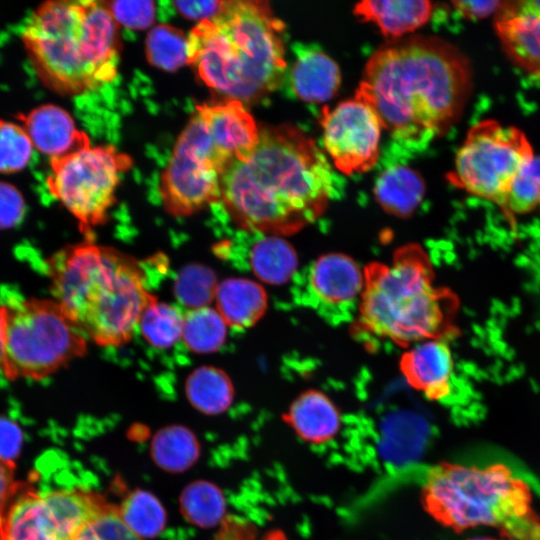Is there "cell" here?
<instances>
[{"instance_id": "cell-1", "label": "cell", "mask_w": 540, "mask_h": 540, "mask_svg": "<svg viewBox=\"0 0 540 540\" xmlns=\"http://www.w3.org/2000/svg\"><path fill=\"white\" fill-rule=\"evenodd\" d=\"M472 86L471 64L460 49L417 35L370 57L355 98L372 107L398 144L420 149L459 119Z\"/></svg>"}, {"instance_id": "cell-2", "label": "cell", "mask_w": 540, "mask_h": 540, "mask_svg": "<svg viewBox=\"0 0 540 540\" xmlns=\"http://www.w3.org/2000/svg\"><path fill=\"white\" fill-rule=\"evenodd\" d=\"M334 184L315 141L300 128L281 124L261 128L253 152L223 175L220 201L238 227L283 237L324 213Z\"/></svg>"}, {"instance_id": "cell-3", "label": "cell", "mask_w": 540, "mask_h": 540, "mask_svg": "<svg viewBox=\"0 0 540 540\" xmlns=\"http://www.w3.org/2000/svg\"><path fill=\"white\" fill-rule=\"evenodd\" d=\"M48 266L53 300L100 346L128 343L157 298L146 289L139 263L115 248L83 242L59 251Z\"/></svg>"}, {"instance_id": "cell-4", "label": "cell", "mask_w": 540, "mask_h": 540, "mask_svg": "<svg viewBox=\"0 0 540 540\" xmlns=\"http://www.w3.org/2000/svg\"><path fill=\"white\" fill-rule=\"evenodd\" d=\"M283 31L267 1H224L218 14L190 31L189 64L227 100L258 99L284 76Z\"/></svg>"}, {"instance_id": "cell-5", "label": "cell", "mask_w": 540, "mask_h": 540, "mask_svg": "<svg viewBox=\"0 0 540 540\" xmlns=\"http://www.w3.org/2000/svg\"><path fill=\"white\" fill-rule=\"evenodd\" d=\"M21 39L40 80L62 95L93 90L117 76L118 24L105 1H47L30 15Z\"/></svg>"}, {"instance_id": "cell-6", "label": "cell", "mask_w": 540, "mask_h": 540, "mask_svg": "<svg viewBox=\"0 0 540 540\" xmlns=\"http://www.w3.org/2000/svg\"><path fill=\"white\" fill-rule=\"evenodd\" d=\"M363 273L354 328L357 334L407 347L452 333L456 297L436 286L432 265L421 246L404 245L390 263L372 262Z\"/></svg>"}, {"instance_id": "cell-7", "label": "cell", "mask_w": 540, "mask_h": 540, "mask_svg": "<svg viewBox=\"0 0 540 540\" xmlns=\"http://www.w3.org/2000/svg\"><path fill=\"white\" fill-rule=\"evenodd\" d=\"M527 484L502 464L487 467L441 463L427 473L421 503L436 521L455 531L493 526L518 540H540Z\"/></svg>"}, {"instance_id": "cell-8", "label": "cell", "mask_w": 540, "mask_h": 540, "mask_svg": "<svg viewBox=\"0 0 540 540\" xmlns=\"http://www.w3.org/2000/svg\"><path fill=\"white\" fill-rule=\"evenodd\" d=\"M4 310L7 379L41 380L86 353L88 339L53 299H25Z\"/></svg>"}, {"instance_id": "cell-9", "label": "cell", "mask_w": 540, "mask_h": 540, "mask_svg": "<svg viewBox=\"0 0 540 540\" xmlns=\"http://www.w3.org/2000/svg\"><path fill=\"white\" fill-rule=\"evenodd\" d=\"M233 164L196 107L161 175L159 191L165 210L186 217L220 201L221 179Z\"/></svg>"}, {"instance_id": "cell-10", "label": "cell", "mask_w": 540, "mask_h": 540, "mask_svg": "<svg viewBox=\"0 0 540 540\" xmlns=\"http://www.w3.org/2000/svg\"><path fill=\"white\" fill-rule=\"evenodd\" d=\"M534 156L522 130L493 119L482 120L469 129L447 179L504 209L514 178Z\"/></svg>"}, {"instance_id": "cell-11", "label": "cell", "mask_w": 540, "mask_h": 540, "mask_svg": "<svg viewBox=\"0 0 540 540\" xmlns=\"http://www.w3.org/2000/svg\"><path fill=\"white\" fill-rule=\"evenodd\" d=\"M131 165V158L113 146H87L51 158L46 185L87 233L106 221L120 176Z\"/></svg>"}, {"instance_id": "cell-12", "label": "cell", "mask_w": 540, "mask_h": 540, "mask_svg": "<svg viewBox=\"0 0 540 540\" xmlns=\"http://www.w3.org/2000/svg\"><path fill=\"white\" fill-rule=\"evenodd\" d=\"M109 503L98 493L20 489L0 514V540H70Z\"/></svg>"}, {"instance_id": "cell-13", "label": "cell", "mask_w": 540, "mask_h": 540, "mask_svg": "<svg viewBox=\"0 0 540 540\" xmlns=\"http://www.w3.org/2000/svg\"><path fill=\"white\" fill-rule=\"evenodd\" d=\"M320 123L325 150L339 171L350 175L376 165L383 127L371 106L357 98L325 106Z\"/></svg>"}, {"instance_id": "cell-14", "label": "cell", "mask_w": 540, "mask_h": 540, "mask_svg": "<svg viewBox=\"0 0 540 540\" xmlns=\"http://www.w3.org/2000/svg\"><path fill=\"white\" fill-rule=\"evenodd\" d=\"M494 29L508 58L540 79V0L503 1Z\"/></svg>"}, {"instance_id": "cell-15", "label": "cell", "mask_w": 540, "mask_h": 540, "mask_svg": "<svg viewBox=\"0 0 540 540\" xmlns=\"http://www.w3.org/2000/svg\"><path fill=\"white\" fill-rule=\"evenodd\" d=\"M399 367L407 383L428 399L441 400L449 395L453 358L444 339L414 344L402 354Z\"/></svg>"}, {"instance_id": "cell-16", "label": "cell", "mask_w": 540, "mask_h": 540, "mask_svg": "<svg viewBox=\"0 0 540 540\" xmlns=\"http://www.w3.org/2000/svg\"><path fill=\"white\" fill-rule=\"evenodd\" d=\"M19 119L33 147L51 158L90 146L88 136L76 127L71 115L57 105H40L19 115Z\"/></svg>"}, {"instance_id": "cell-17", "label": "cell", "mask_w": 540, "mask_h": 540, "mask_svg": "<svg viewBox=\"0 0 540 540\" xmlns=\"http://www.w3.org/2000/svg\"><path fill=\"white\" fill-rule=\"evenodd\" d=\"M309 287L318 304L327 307L345 306L361 297L364 273L347 255L325 254L310 268Z\"/></svg>"}, {"instance_id": "cell-18", "label": "cell", "mask_w": 540, "mask_h": 540, "mask_svg": "<svg viewBox=\"0 0 540 540\" xmlns=\"http://www.w3.org/2000/svg\"><path fill=\"white\" fill-rule=\"evenodd\" d=\"M283 420L301 440L312 445L331 441L341 428L338 407L315 389L299 394L283 414Z\"/></svg>"}, {"instance_id": "cell-19", "label": "cell", "mask_w": 540, "mask_h": 540, "mask_svg": "<svg viewBox=\"0 0 540 540\" xmlns=\"http://www.w3.org/2000/svg\"><path fill=\"white\" fill-rule=\"evenodd\" d=\"M215 302L216 310L228 326L246 329L263 317L268 307V296L256 281L229 278L218 284Z\"/></svg>"}, {"instance_id": "cell-20", "label": "cell", "mask_w": 540, "mask_h": 540, "mask_svg": "<svg viewBox=\"0 0 540 540\" xmlns=\"http://www.w3.org/2000/svg\"><path fill=\"white\" fill-rule=\"evenodd\" d=\"M291 88L301 100L309 103L328 101L337 92L341 74L337 63L318 50L300 53L291 69Z\"/></svg>"}, {"instance_id": "cell-21", "label": "cell", "mask_w": 540, "mask_h": 540, "mask_svg": "<svg viewBox=\"0 0 540 540\" xmlns=\"http://www.w3.org/2000/svg\"><path fill=\"white\" fill-rule=\"evenodd\" d=\"M433 6L421 0L362 1L354 13L365 22L374 23L390 38L400 37L423 26L430 18Z\"/></svg>"}, {"instance_id": "cell-22", "label": "cell", "mask_w": 540, "mask_h": 540, "mask_svg": "<svg viewBox=\"0 0 540 540\" xmlns=\"http://www.w3.org/2000/svg\"><path fill=\"white\" fill-rule=\"evenodd\" d=\"M425 190V182L416 170L407 166H393L376 180L374 195L386 213L406 218L417 209Z\"/></svg>"}, {"instance_id": "cell-23", "label": "cell", "mask_w": 540, "mask_h": 540, "mask_svg": "<svg viewBox=\"0 0 540 540\" xmlns=\"http://www.w3.org/2000/svg\"><path fill=\"white\" fill-rule=\"evenodd\" d=\"M190 404L206 415H218L226 411L234 399V387L228 374L214 366H202L193 370L185 384Z\"/></svg>"}, {"instance_id": "cell-24", "label": "cell", "mask_w": 540, "mask_h": 540, "mask_svg": "<svg viewBox=\"0 0 540 540\" xmlns=\"http://www.w3.org/2000/svg\"><path fill=\"white\" fill-rule=\"evenodd\" d=\"M249 260L255 276L272 285L287 282L298 266L297 254L292 245L275 235H265L255 242Z\"/></svg>"}, {"instance_id": "cell-25", "label": "cell", "mask_w": 540, "mask_h": 540, "mask_svg": "<svg viewBox=\"0 0 540 540\" xmlns=\"http://www.w3.org/2000/svg\"><path fill=\"white\" fill-rule=\"evenodd\" d=\"M200 452L195 435L182 425L167 426L154 436L152 456L168 472H183L193 465Z\"/></svg>"}, {"instance_id": "cell-26", "label": "cell", "mask_w": 540, "mask_h": 540, "mask_svg": "<svg viewBox=\"0 0 540 540\" xmlns=\"http://www.w3.org/2000/svg\"><path fill=\"white\" fill-rule=\"evenodd\" d=\"M227 326L216 309L208 306L190 309L183 315L181 338L194 353H213L224 345Z\"/></svg>"}, {"instance_id": "cell-27", "label": "cell", "mask_w": 540, "mask_h": 540, "mask_svg": "<svg viewBox=\"0 0 540 540\" xmlns=\"http://www.w3.org/2000/svg\"><path fill=\"white\" fill-rule=\"evenodd\" d=\"M180 507L184 517L199 527L214 526L226 517L221 491L207 481L188 485L181 494Z\"/></svg>"}, {"instance_id": "cell-28", "label": "cell", "mask_w": 540, "mask_h": 540, "mask_svg": "<svg viewBox=\"0 0 540 540\" xmlns=\"http://www.w3.org/2000/svg\"><path fill=\"white\" fill-rule=\"evenodd\" d=\"M123 522L137 536L151 538L158 535L165 526V511L159 500L151 493L136 490L130 493L118 506Z\"/></svg>"}, {"instance_id": "cell-29", "label": "cell", "mask_w": 540, "mask_h": 540, "mask_svg": "<svg viewBox=\"0 0 540 540\" xmlns=\"http://www.w3.org/2000/svg\"><path fill=\"white\" fill-rule=\"evenodd\" d=\"M188 49V37L173 26L158 24L147 35V59L162 70L173 72L189 64Z\"/></svg>"}, {"instance_id": "cell-30", "label": "cell", "mask_w": 540, "mask_h": 540, "mask_svg": "<svg viewBox=\"0 0 540 540\" xmlns=\"http://www.w3.org/2000/svg\"><path fill=\"white\" fill-rule=\"evenodd\" d=\"M182 323L183 315L176 307L155 298L143 311L138 325L150 345L164 349L181 338Z\"/></svg>"}, {"instance_id": "cell-31", "label": "cell", "mask_w": 540, "mask_h": 540, "mask_svg": "<svg viewBox=\"0 0 540 540\" xmlns=\"http://www.w3.org/2000/svg\"><path fill=\"white\" fill-rule=\"evenodd\" d=\"M218 284L212 269L201 264H189L179 272L174 294L180 304L190 309L206 307L215 300Z\"/></svg>"}, {"instance_id": "cell-32", "label": "cell", "mask_w": 540, "mask_h": 540, "mask_svg": "<svg viewBox=\"0 0 540 540\" xmlns=\"http://www.w3.org/2000/svg\"><path fill=\"white\" fill-rule=\"evenodd\" d=\"M33 144L22 125L0 120V173L25 169L32 158Z\"/></svg>"}, {"instance_id": "cell-33", "label": "cell", "mask_w": 540, "mask_h": 540, "mask_svg": "<svg viewBox=\"0 0 540 540\" xmlns=\"http://www.w3.org/2000/svg\"><path fill=\"white\" fill-rule=\"evenodd\" d=\"M540 205V156H534L518 172L509 189L504 209L524 214Z\"/></svg>"}, {"instance_id": "cell-34", "label": "cell", "mask_w": 540, "mask_h": 540, "mask_svg": "<svg viewBox=\"0 0 540 540\" xmlns=\"http://www.w3.org/2000/svg\"><path fill=\"white\" fill-rule=\"evenodd\" d=\"M70 540H145L123 522L118 506L108 504L88 520Z\"/></svg>"}, {"instance_id": "cell-35", "label": "cell", "mask_w": 540, "mask_h": 540, "mask_svg": "<svg viewBox=\"0 0 540 540\" xmlns=\"http://www.w3.org/2000/svg\"><path fill=\"white\" fill-rule=\"evenodd\" d=\"M106 2L117 24L129 29H146L156 17L154 1H111Z\"/></svg>"}, {"instance_id": "cell-36", "label": "cell", "mask_w": 540, "mask_h": 540, "mask_svg": "<svg viewBox=\"0 0 540 540\" xmlns=\"http://www.w3.org/2000/svg\"><path fill=\"white\" fill-rule=\"evenodd\" d=\"M212 540H288L280 529H272L261 536L253 522L230 515L220 523V529Z\"/></svg>"}, {"instance_id": "cell-37", "label": "cell", "mask_w": 540, "mask_h": 540, "mask_svg": "<svg viewBox=\"0 0 540 540\" xmlns=\"http://www.w3.org/2000/svg\"><path fill=\"white\" fill-rule=\"evenodd\" d=\"M25 200L14 185L0 181V230L18 225L25 214Z\"/></svg>"}, {"instance_id": "cell-38", "label": "cell", "mask_w": 540, "mask_h": 540, "mask_svg": "<svg viewBox=\"0 0 540 540\" xmlns=\"http://www.w3.org/2000/svg\"><path fill=\"white\" fill-rule=\"evenodd\" d=\"M224 1H174L175 9L184 17L199 20L213 18L221 10Z\"/></svg>"}, {"instance_id": "cell-39", "label": "cell", "mask_w": 540, "mask_h": 540, "mask_svg": "<svg viewBox=\"0 0 540 540\" xmlns=\"http://www.w3.org/2000/svg\"><path fill=\"white\" fill-rule=\"evenodd\" d=\"M20 443L19 427L12 421L0 417V458L12 462L18 454Z\"/></svg>"}, {"instance_id": "cell-40", "label": "cell", "mask_w": 540, "mask_h": 540, "mask_svg": "<svg viewBox=\"0 0 540 540\" xmlns=\"http://www.w3.org/2000/svg\"><path fill=\"white\" fill-rule=\"evenodd\" d=\"M503 1H452L454 10L469 20H479L495 15Z\"/></svg>"}, {"instance_id": "cell-41", "label": "cell", "mask_w": 540, "mask_h": 540, "mask_svg": "<svg viewBox=\"0 0 540 540\" xmlns=\"http://www.w3.org/2000/svg\"><path fill=\"white\" fill-rule=\"evenodd\" d=\"M19 486L15 479L13 463L0 458V514L20 489Z\"/></svg>"}, {"instance_id": "cell-42", "label": "cell", "mask_w": 540, "mask_h": 540, "mask_svg": "<svg viewBox=\"0 0 540 540\" xmlns=\"http://www.w3.org/2000/svg\"><path fill=\"white\" fill-rule=\"evenodd\" d=\"M4 334H5V310H4V305H0V372L3 371Z\"/></svg>"}, {"instance_id": "cell-43", "label": "cell", "mask_w": 540, "mask_h": 540, "mask_svg": "<svg viewBox=\"0 0 540 540\" xmlns=\"http://www.w3.org/2000/svg\"><path fill=\"white\" fill-rule=\"evenodd\" d=\"M467 540H497V539L491 538V537H473Z\"/></svg>"}]
</instances>
